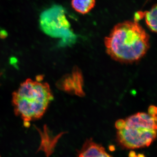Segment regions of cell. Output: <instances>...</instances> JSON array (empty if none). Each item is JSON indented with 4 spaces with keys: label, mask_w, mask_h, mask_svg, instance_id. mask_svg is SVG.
<instances>
[{
    "label": "cell",
    "mask_w": 157,
    "mask_h": 157,
    "mask_svg": "<svg viewBox=\"0 0 157 157\" xmlns=\"http://www.w3.org/2000/svg\"><path fill=\"white\" fill-rule=\"evenodd\" d=\"M104 44L111 58L128 63L146 54L150 48V37L138 22L126 21L114 26L104 39Z\"/></svg>",
    "instance_id": "cell-1"
},
{
    "label": "cell",
    "mask_w": 157,
    "mask_h": 157,
    "mask_svg": "<svg viewBox=\"0 0 157 157\" xmlns=\"http://www.w3.org/2000/svg\"><path fill=\"white\" fill-rule=\"evenodd\" d=\"M28 78L12 95V104L15 115L23 121L25 126L41 118L53 100L49 85L42 81Z\"/></svg>",
    "instance_id": "cell-2"
},
{
    "label": "cell",
    "mask_w": 157,
    "mask_h": 157,
    "mask_svg": "<svg viewBox=\"0 0 157 157\" xmlns=\"http://www.w3.org/2000/svg\"><path fill=\"white\" fill-rule=\"evenodd\" d=\"M117 139L128 149L147 147L157 137V107L150 106L147 113L139 112L115 123Z\"/></svg>",
    "instance_id": "cell-3"
},
{
    "label": "cell",
    "mask_w": 157,
    "mask_h": 157,
    "mask_svg": "<svg viewBox=\"0 0 157 157\" xmlns=\"http://www.w3.org/2000/svg\"><path fill=\"white\" fill-rule=\"evenodd\" d=\"M39 24L46 35L61 39L64 43H73L76 39V36L70 29L64 10L61 6H55L43 11L40 15Z\"/></svg>",
    "instance_id": "cell-4"
},
{
    "label": "cell",
    "mask_w": 157,
    "mask_h": 157,
    "mask_svg": "<svg viewBox=\"0 0 157 157\" xmlns=\"http://www.w3.org/2000/svg\"><path fill=\"white\" fill-rule=\"evenodd\" d=\"M58 87L64 91L82 97L84 95L83 79L80 70L75 68L70 74L64 76L57 83Z\"/></svg>",
    "instance_id": "cell-5"
},
{
    "label": "cell",
    "mask_w": 157,
    "mask_h": 157,
    "mask_svg": "<svg viewBox=\"0 0 157 157\" xmlns=\"http://www.w3.org/2000/svg\"><path fill=\"white\" fill-rule=\"evenodd\" d=\"M77 157H113L101 144L96 143L92 139L86 140Z\"/></svg>",
    "instance_id": "cell-6"
},
{
    "label": "cell",
    "mask_w": 157,
    "mask_h": 157,
    "mask_svg": "<svg viewBox=\"0 0 157 157\" xmlns=\"http://www.w3.org/2000/svg\"><path fill=\"white\" fill-rule=\"evenodd\" d=\"M96 0H71V6L76 12L86 14L95 6Z\"/></svg>",
    "instance_id": "cell-7"
},
{
    "label": "cell",
    "mask_w": 157,
    "mask_h": 157,
    "mask_svg": "<svg viewBox=\"0 0 157 157\" xmlns=\"http://www.w3.org/2000/svg\"><path fill=\"white\" fill-rule=\"evenodd\" d=\"M142 15L148 28L157 33V3L150 10L142 12Z\"/></svg>",
    "instance_id": "cell-8"
},
{
    "label": "cell",
    "mask_w": 157,
    "mask_h": 157,
    "mask_svg": "<svg viewBox=\"0 0 157 157\" xmlns=\"http://www.w3.org/2000/svg\"><path fill=\"white\" fill-rule=\"evenodd\" d=\"M2 73H1V71H0V76H2Z\"/></svg>",
    "instance_id": "cell-9"
}]
</instances>
